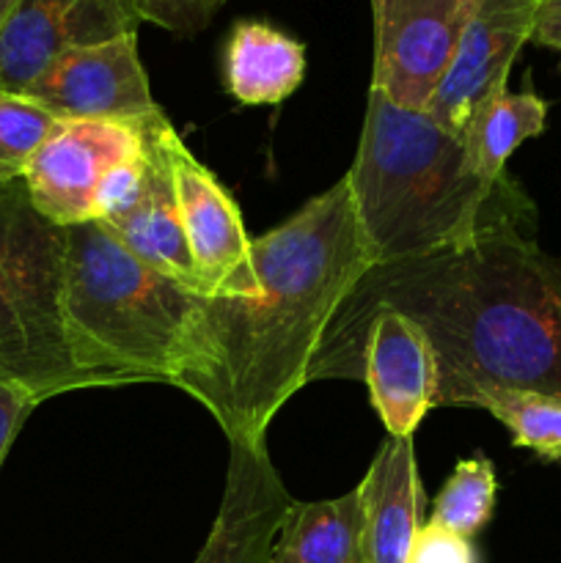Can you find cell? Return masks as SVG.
Returning <instances> with one entry per match:
<instances>
[{
  "mask_svg": "<svg viewBox=\"0 0 561 563\" xmlns=\"http://www.w3.org/2000/svg\"><path fill=\"white\" fill-rule=\"evenodd\" d=\"M526 229L509 225L465 247L369 267L324 330L308 383L361 379L363 330L391 311L432 344L435 407H484L501 390L561 396V264Z\"/></svg>",
  "mask_w": 561,
  "mask_h": 563,
  "instance_id": "1",
  "label": "cell"
},
{
  "mask_svg": "<svg viewBox=\"0 0 561 563\" xmlns=\"http://www.w3.org/2000/svg\"><path fill=\"white\" fill-rule=\"evenodd\" d=\"M256 297H204L201 352L176 388L207 407L231 440H264L308 385L328 324L374 267L341 176L251 247Z\"/></svg>",
  "mask_w": 561,
  "mask_h": 563,
  "instance_id": "2",
  "label": "cell"
},
{
  "mask_svg": "<svg viewBox=\"0 0 561 563\" xmlns=\"http://www.w3.org/2000/svg\"><path fill=\"white\" fill-rule=\"evenodd\" d=\"M346 181L372 264L465 247L487 231L531 225L534 218L509 176L479 174L465 137L374 88Z\"/></svg>",
  "mask_w": 561,
  "mask_h": 563,
  "instance_id": "3",
  "label": "cell"
},
{
  "mask_svg": "<svg viewBox=\"0 0 561 563\" xmlns=\"http://www.w3.org/2000/svg\"><path fill=\"white\" fill-rule=\"evenodd\" d=\"M204 297L132 256L102 223L64 229V324L94 385L168 383L196 366Z\"/></svg>",
  "mask_w": 561,
  "mask_h": 563,
  "instance_id": "4",
  "label": "cell"
},
{
  "mask_svg": "<svg viewBox=\"0 0 561 563\" xmlns=\"http://www.w3.org/2000/svg\"><path fill=\"white\" fill-rule=\"evenodd\" d=\"M0 383L36 401L94 388L75 366L64 324V229L0 179Z\"/></svg>",
  "mask_w": 561,
  "mask_h": 563,
  "instance_id": "5",
  "label": "cell"
},
{
  "mask_svg": "<svg viewBox=\"0 0 561 563\" xmlns=\"http://www.w3.org/2000/svg\"><path fill=\"white\" fill-rule=\"evenodd\" d=\"M154 130L174 176L182 225L204 297H256L262 284L253 269V240L237 201L218 176L193 157L168 115L157 113Z\"/></svg>",
  "mask_w": 561,
  "mask_h": 563,
  "instance_id": "6",
  "label": "cell"
},
{
  "mask_svg": "<svg viewBox=\"0 0 561 563\" xmlns=\"http://www.w3.org/2000/svg\"><path fill=\"white\" fill-rule=\"evenodd\" d=\"M479 0H372V86L405 110H427Z\"/></svg>",
  "mask_w": 561,
  "mask_h": 563,
  "instance_id": "7",
  "label": "cell"
},
{
  "mask_svg": "<svg viewBox=\"0 0 561 563\" xmlns=\"http://www.w3.org/2000/svg\"><path fill=\"white\" fill-rule=\"evenodd\" d=\"M141 152V121H58L33 152L22 181L36 212L69 229L91 223L102 176Z\"/></svg>",
  "mask_w": 561,
  "mask_h": 563,
  "instance_id": "8",
  "label": "cell"
},
{
  "mask_svg": "<svg viewBox=\"0 0 561 563\" xmlns=\"http://www.w3.org/2000/svg\"><path fill=\"white\" fill-rule=\"evenodd\" d=\"M25 97L58 121H143L163 110L138 55V33L58 55Z\"/></svg>",
  "mask_w": 561,
  "mask_h": 563,
  "instance_id": "9",
  "label": "cell"
},
{
  "mask_svg": "<svg viewBox=\"0 0 561 563\" xmlns=\"http://www.w3.org/2000/svg\"><path fill=\"white\" fill-rule=\"evenodd\" d=\"M138 25L135 0H16L0 25V93H25L58 55Z\"/></svg>",
  "mask_w": 561,
  "mask_h": 563,
  "instance_id": "10",
  "label": "cell"
},
{
  "mask_svg": "<svg viewBox=\"0 0 561 563\" xmlns=\"http://www.w3.org/2000/svg\"><path fill=\"white\" fill-rule=\"evenodd\" d=\"M539 0H479L460 49L427 113L462 135L473 110L509 82L512 64L531 42Z\"/></svg>",
  "mask_w": 561,
  "mask_h": 563,
  "instance_id": "11",
  "label": "cell"
},
{
  "mask_svg": "<svg viewBox=\"0 0 561 563\" xmlns=\"http://www.w3.org/2000/svg\"><path fill=\"white\" fill-rule=\"evenodd\" d=\"M295 498L270 462L264 440H231L223 500L193 563H270Z\"/></svg>",
  "mask_w": 561,
  "mask_h": 563,
  "instance_id": "12",
  "label": "cell"
},
{
  "mask_svg": "<svg viewBox=\"0 0 561 563\" xmlns=\"http://www.w3.org/2000/svg\"><path fill=\"white\" fill-rule=\"evenodd\" d=\"M358 372L388 438H413L438 394V361L424 330L402 313H377L358 344Z\"/></svg>",
  "mask_w": 561,
  "mask_h": 563,
  "instance_id": "13",
  "label": "cell"
},
{
  "mask_svg": "<svg viewBox=\"0 0 561 563\" xmlns=\"http://www.w3.org/2000/svg\"><path fill=\"white\" fill-rule=\"evenodd\" d=\"M163 113V110H157ZM152 113L141 121L143 148H146V179H143V192L135 207L121 218L102 223L127 251L143 264H148L157 273L168 275L170 280L182 284L185 289L196 291L204 297L201 278L193 264L190 245H187L185 225H182L179 201H176L174 176H170L165 154L160 148L157 130H154Z\"/></svg>",
  "mask_w": 561,
  "mask_h": 563,
  "instance_id": "14",
  "label": "cell"
},
{
  "mask_svg": "<svg viewBox=\"0 0 561 563\" xmlns=\"http://www.w3.org/2000/svg\"><path fill=\"white\" fill-rule=\"evenodd\" d=\"M372 563H405L421 528L424 493L413 438H388L358 484Z\"/></svg>",
  "mask_w": 561,
  "mask_h": 563,
  "instance_id": "15",
  "label": "cell"
},
{
  "mask_svg": "<svg viewBox=\"0 0 561 563\" xmlns=\"http://www.w3.org/2000/svg\"><path fill=\"white\" fill-rule=\"evenodd\" d=\"M306 77V47L278 27L242 20L223 47L226 91L242 104H280Z\"/></svg>",
  "mask_w": 561,
  "mask_h": 563,
  "instance_id": "16",
  "label": "cell"
},
{
  "mask_svg": "<svg viewBox=\"0 0 561 563\" xmlns=\"http://www.w3.org/2000/svg\"><path fill=\"white\" fill-rule=\"evenodd\" d=\"M270 563H372L361 493L297 504L286 515Z\"/></svg>",
  "mask_w": 561,
  "mask_h": 563,
  "instance_id": "17",
  "label": "cell"
},
{
  "mask_svg": "<svg viewBox=\"0 0 561 563\" xmlns=\"http://www.w3.org/2000/svg\"><path fill=\"white\" fill-rule=\"evenodd\" d=\"M548 102L534 91L512 93L509 88L490 93L468 119L465 146L471 163L484 179H501L506 174V159L517 152L520 143L544 132Z\"/></svg>",
  "mask_w": 561,
  "mask_h": 563,
  "instance_id": "18",
  "label": "cell"
},
{
  "mask_svg": "<svg viewBox=\"0 0 561 563\" xmlns=\"http://www.w3.org/2000/svg\"><path fill=\"white\" fill-rule=\"evenodd\" d=\"M482 410L509 429L512 445L534 451L544 462H561V396L501 390L484 401Z\"/></svg>",
  "mask_w": 561,
  "mask_h": 563,
  "instance_id": "19",
  "label": "cell"
},
{
  "mask_svg": "<svg viewBox=\"0 0 561 563\" xmlns=\"http://www.w3.org/2000/svg\"><path fill=\"white\" fill-rule=\"evenodd\" d=\"M495 467L484 454L457 462L443 489L435 498L432 520L460 537L473 539L490 522L495 509Z\"/></svg>",
  "mask_w": 561,
  "mask_h": 563,
  "instance_id": "20",
  "label": "cell"
},
{
  "mask_svg": "<svg viewBox=\"0 0 561 563\" xmlns=\"http://www.w3.org/2000/svg\"><path fill=\"white\" fill-rule=\"evenodd\" d=\"M58 124L25 93H0V179H22L33 152Z\"/></svg>",
  "mask_w": 561,
  "mask_h": 563,
  "instance_id": "21",
  "label": "cell"
},
{
  "mask_svg": "<svg viewBox=\"0 0 561 563\" xmlns=\"http://www.w3.org/2000/svg\"><path fill=\"white\" fill-rule=\"evenodd\" d=\"M146 148L135 157H127L116 163L108 174L102 176L94 196V223H110L121 218L138 203L143 192V179H146Z\"/></svg>",
  "mask_w": 561,
  "mask_h": 563,
  "instance_id": "22",
  "label": "cell"
},
{
  "mask_svg": "<svg viewBox=\"0 0 561 563\" xmlns=\"http://www.w3.org/2000/svg\"><path fill=\"white\" fill-rule=\"evenodd\" d=\"M226 0H135L141 22L163 27L174 36H196L207 31Z\"/></svg>",
  "mask_w": 561,
  "mask_h": 563,
  "instance_id": "23",
  "label": "cell"
},
{
  "mask_svg": "<svg viewBox=\"0 0 561 563\" xmlns=\"http://www.w3.org/2000/svg\"><path fill=\"white\" fill-rule=\"evenodd\" d=\"M405 563H479V555L471 539L438 522H427L418 528Z\"/></svg>",
  "mask_w": 561,
  "mask_h": 563,
  "instance_id": "24",
  "label": "cell"
},
{
  "mask_svg": "<svg viewBox=\"0 0 561 563\" xmlns=\"http://www.w3.org/2000/svg\"><path fill=\"white\" fill-rule=\"evenodd\" d=\"M36 405L38 401L33 399L28 390L9 383H0V465H3L6 454H9L20 427L25 423L28 412Z\"/></svg>",
  "mask_w": 561,
  "mask_h": 563,
  "instance_id": "25",
  "label": "cell"
},
{
  "mask_svg": "<svg viewBox=\"0 0 561 563\" xmlns=\"http://www.w3.org/2000/svg\"><path fill=\"white\" fill-rule=\"evenodd\" d=\"M531 42L561 53V0H539Z\"/></svg>",
  "mask_w": 561,
  "mask_h": 563,
  "instance_id": "26",
  "label": "cell"
},
{
  "mask_svg": "<svg viewBox=\"0 0 561 563\" xmlns=\"http://www.w3.org/2000/svg\"><path fill=\"white\" fill-rule=\"evenodd\" d=\"M14 5H16V0H0V25H3L6 16L11 14V9H14Z\"/></svg>",
  "mask_w": 561,
  "mask_h": 563,
  "instance_id": "27",
  "label": "cell"
}]
</instances>
